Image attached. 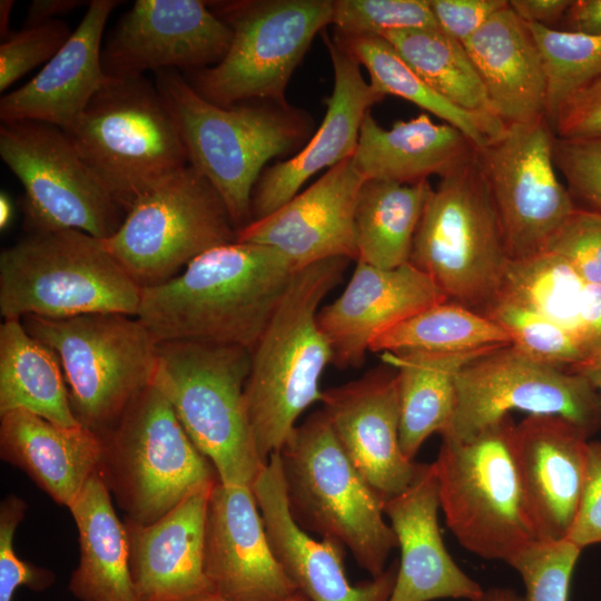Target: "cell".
<instances>
[{"label":"cell","instance_id":"cell-1","mask_svg":"<svg viewBox=\"0 0 601 601\" xmlns=\"http://www.w3.org/2000/svg\"><path fill=\"white\" fill-rule=\"evenodd\" d=\"M276 249L234 242L193 259L171 279L141 289L136 317L158 343L255 346L294 274Z\"/></svg>","mask_w":601,"mask_h":601},{"label":"cell","instance_id":"cell-2","mask_svg":"<svg viewBox=\"0 0 601 601\" xmlns=\"http://www.w3.org/2000/svg\"><path fill=\"white\" fill-rule=\"evenodd\" d=\"M154 82L175 119L188 165L216 189L240 230L252 221V194L266 164L298 152L312 137L313 118L287 102L217 106L175 69L155 72Z\"/></svg>","mask_w":601,"mask_h":601},{"label":"cell","instance_id":"cell-3","mask_svg":"<svg viewBox=\"0 0 601 601\" xmlns=\"http://www.w3.org/2000/svg\"><path fill=\"white\" fill-rule=\"evenodd\" d=\"M348 262L331 258L296 270L250 351L245 401L264 462L284 446L302 413L322 401L321 377L333 355L318 326V307Z\"/></svg>","mask_w":601,"mask_h":601},{"label":"cell","instance_id":"cell-4","mask_svg":"<svg viewBox=\"0 0 601 601\" xmlns=\"http://www.w3.org/2000/svg\"><path fill=\"white\" fill-rule=\"evenodd\" d=\"M278 454L295 523L339 542L371 578L381 575L397 548L384 501L352 464L324 412L296 425Z\"/></svg>","mask_w":601,"mask_h":601},{"label":"cell","instance_id":"cell-5","mask_svg":"<svg viewBox=\"0 0 601 601\" xmlns=\"http://www.w3.org/2000/svg\"><path fill=\"white\" fill-rule=\"evenodd\" d=\"M98 183L127 214L188 166L175 119L155 82L109 78L62 129Z\"/></svg>","mask_w":601,"mask_h":601},{"label":"cell","instance_id":"cell-6","mask_svg":"<svg viewBox=\"0 0 601 601\" xmlns=\"http://www.w3.org/2000/svg\"><path fill=\"white\" fill-rule=\"evenodd\" d=\"M141 287L100 238L77 229L31 231L0 253V314L136 316Z\"/></svg>","mask_w":601,"mask_h":601},{"label":"cell","instance_id":"cell-7","mask_svg":"<svg viewBox=\"0 0 601 601\" xmlns=\"http://www.w3.org/2000/svg\"><path fill=\"white\" fill-rule=\"evenodd\" d=\"M250 351L234 345L161 342L152 385L170 403L219 482L250 485L265 466L250 427L245 384Z\"/></svg>","mask_w":601,"mask_h":601},{"label":"cell","instance_id":"cell-8","mask_svg":"<svg viewBox=\"0 0 601 601\" xmlns=\"http://www.w3.org/2000/svg\"><path fill=\"white\" fill-rule=\"evenodd\" d=\"M511 414L466 440L442 437L437 459L440 509L460 545L508 562L538 540L514 455Z\"/></svg>","mask_w":601,"mask_h":601},{"label":"cell","instance_id":"cell-9","mask_svg":"<svg viewBox=\"0 0 601 601\" xmlns=\"http://www.w3.org/2000/svg\"><path fill=\"white\" fill-rule=\"evenodd\" d=\"M510 260L475 152L432 190L408 263L426 274L447 300L485 315Z\"/></svg>","mask_w":601,"mask_h":601},{"label":"cell","instance_id":"cell-10","mask_svg":"<svg viewBox=\"0 0 601 601\" xmlns=\"http://www.w3.org/2000/svg\"><path fill=\"white\" fill-rule=\"evenodd\" d=\"M21 322L56 355L78 422L99 435L114 427L128 406L152 385L159 343L136 316L30 315Z\"/></svg>","mask_w":601,"mask_h":601},{"label":"cell","instance_id":"cell-11","mask_svg":"<svg viewBox=\"0 0 601 601\" xmlns=\"http://www.w3.org/2000/svg\"><path fill=\"white\" fill-rule=\"evenodd\" d=\"M231 30L225 57L185 72L206 100L229 107L253 100L286 102L287 85L315 36L332 23L331 0L208 1Z\"/></svg>","mask_w":601,"mask_h":601},{"label":"cell","instance_id":"cell-12","mask_svg":"<svg viewBox=\"0 0 601 601\" xmlns=\"http://www.w3.org/2000/svg\"><path fill=\"white\" fill-rule=\"evenodd\" d=\"M100 436L99 473L127 520L150 524L199 485L218 480L211 462L154 385Z\"/></svg>","mask_w":601,"mask_h":601},{"label":"cell","instance_id":"cell-13","mask_svg":"<svg viewBox=\"0 0 601 601\" xmlns=\"http://www.w3.org/2000/svg\"><path fill=\"white\" fill-rule=\"evenodd\" d=\"M237 229L216 189L186 166L144 195L118 230L101 239L141 287L162 284L203 253L236 242Z\"/></svg>","mask_w":601,"mask_h":601},{"label":"cell","instance_id":"cell-14","mask_svg":"<svg viewBox=\"0 0 601 601\" xmlns=\"http://www.w3.org/2000/svg\"><path fill=\"white\" fill-rule=\"evenodd\" d=\"M0 156L23 187L21 208L29 233L77 229L106 239L122 224L125 210L61 128L35 120L1 122Z\"/></svg>","mask_w":601,"mask_h":601},{"label":"cell","instance_id":"cell-15","mask_svg":"<svg viewBox=\"0 0 601 601\" xmlns=\"http://www.w3.org/2000/svg\"><path fill=\"white\" fill-rule=\"evenodd\" d=\"M512 411L562 416L589 437L601 430V397L588 380L508 344L459 372L454 415L441 436L470 439Z\"/></svg>","mask_w":601,"mask_h":601},{"label":"cell","instance_id":"cell-16","mask_svg":"<svg viewBox=\"0 0 601 601\" xmlns=\"http://www.w3.org/2000/svg\"><path fill=\"white\" fill-rule=\"evenodd\" d=\"M554 138L543 118L509 125L499 139L476 148L511 259L545 252L578 208L556 175Z\"/></svg>","mask_w":601,"mask_h":601},{"label":"cell","instance_id":"cell-17","mask_svg":"<svg viewBox=\"0 0 601 601\" xmlns=\"http://www.w3.org/2000/svg\"><path fill=\"white\" fill-rule=\"evenodd\" d=\"M230 28L200 0H137L121 16L101 50L109 78H139L147 71L189 72L219 62Z\"/></svg>","mask_w":601,"mask_h":601},{"label":"cell","instance_id":"cell-18","mask_svg":"<svg viewBox=\"0 0 601 601\" xmlns=\"http://www.w3.org/2000/svg\"><path fill=\"white\" fill-rule=\"evenodd\" d=\"M321 403L341 447L383 501L411 484L420 463L401 449L395 368L385 364L325 390Z\"/></svg>","mask_w":601,"mask_h":601},{"label":"cell","instance_id":"cell-19","mask_svg":"<svg viewBox=\"0 0 601 601\" xmlns=\"http://www.w3.org/2000/svg\"><path fill=\"white\" fill-rule=\"evenodd\" d=\"M364 181L348 157L278 209L238 230L236 242L269 246L295 270L331 258L356 260L355 209Z\"/></svg>","mask_w":601,"mask_h":601},{"label":"cell","instance_id":"cell-20","mask_svg":"<svg viewBox=\"0 0 601 601\" xmlns=\"http://www.w3.org/2000/svg\"><path fill=\"white\" fill-rule=\"evenodd\" d=\"M205 572L216 597L277 601L299 593L278 563L250 485L215 483L207 508Z\"/></svg>","mask_w":601,"mask_h":601},{"label":"cell","instance_id":"cell-21","mask_svg":"<svg viewBox=\"0 0 601 601\" xmlns=\"http://www.w3.org/2000/svg\"><path fill=\"white\" fill-rule=\"evenodd\" d=\"M323 39L334 71L326 114L298 152L263 170L252 194V221L286 204L306 180L322 169H329L352 157L365 115L385 97L363 78L361 63L335 33L333 37L324 33Z\"/></svg>","mask_w":601,"mask_h":601},{"label":"cell","instance_id":"cell-22","mask_svg":"<svg viewBox=\"0 0 601 601\" xmlns=\"http://www.w3.org/2000/svg\"><path fill=\"white\" fill-rule=\"evenodd\" d=\"M252 490L274 555L308 601L390 600L398 562L381 575L352 584L344 566L345 546L332 539H314L293 520L278 452L269 456Z\"/></svg>","mask_w":601,"mask_h":601},{"label":"cell","instance_id":"cell-23","mask_svg":"<svg viewBox=\"0 0 601 601\" xmlns=\"http://www.w3.org/2000/svg\"><path fill=\"white\" fill-rule=\"evenodd\" d=\"M447 300L433 280L407 263L378 268L363 262L342 294L317 314V322L338 368L363 365L371 344L382 334L420 313Z\"/></svg>","mask_w":601,"mask_h":601},{"label":"cell","instance_id":"cell-24","mask_svg":"<svg viewBox=\"0 0 601 601\" xmlns=\"http://www.w3.org/2000/svg\"><path fill=\"white\" fill-rule=\"evenodd\" d=\"M589 436L559 415L515 424L514 455L538 540H565L580 503Z\"/></svg>","mask_w":601,"mask_h":601},{"label":"cell","instance_id":"cell-25","mask_svg":"<svg viewBox=\"0 0 601 601\" xmlns=\"http://www.w3.org/2000/svg\"><path fill=\"white\" fill-rule=\"evenodd\" d=\"M217 481L199 485L150 524L124 522L139 601H200L215 595L205 572V528Z\"/></svg>","mask_w":601,"mask_h":601},{"label":"cell","instance_id":"cell-26","mask_svg":"<svg viewBox=\"0 0 601 601\" xmlns=\"http://www.w3.org/2000/svg\"><path fill=\"white\" fill-rule=\"evenodd\" d=\"M401 551L388 601H473L484 591L450 555L439 525V483L434 463L418 464L411 484L384 501Z\"/></svg>","mask_w":601,"mask_h":601},{"label":"cell","instance_id":"cell-27","mask_svg":"<svg viewBox=\"0 0 601 601\" xmlns=\"http://www.w3.org/2000/svg\"><path fill=\"white\" fill-rule=\"evenodd\" d=\"M118 0H92L62 48L21 87L0 99L1 122L35 120L68 128L107 81L102 32Z\"/></svg>","mask_w":601,"mask_h":601},{"label":"cell","instance_id":"cell-28","mask_svg":"<svg viewBox=\"0 0 601 601\" xmlns=\"http://www.w3.org/2000/svg\"><path fill=\"white\" fill-rule=\"evenodd\" d=\"M104 444L82 424L62 426L24 410L0 415V456L56 503L70 508L99 472Z\"/></svg>","mask_w":601,"mask_h":601},{"label":"cell","instance_id":"cell-29","mask_svg":"<svg viewBox=\"0 0 601 601\" xmlns=\"http://www.w3.org/2000/svg\"><path fill=\"white\" fill-rule=\"evenodd\" d=\"M493 114L506 126L545 118L546 77L538 46L510 6L463 42Z\"/></svg>","mask_w":601,"mask_h":601},{"label":"cell","instance_id":"cell-30","mask_svg":"<svg viewBox=\"0 0 601 601\" xmlns=\"http://www.w3.org/2000/svg\"><path fill=\"white\" fill-rule=\"evenodd\" d=\"M370 111L353 155L365 179L416 184L432 175L445 177L475 156V145L463 132L449 124L433 122L426 114L397 120L385 129Z\"/></svg>","mask_w":601,"mask_h":601},{"label":"cell","instance_id":"cell-31","mask_svg":"<svg viewBox=\"0 0 601 601\" xmlns=\"http://www.w3.org/2000/svg\"><path fill=\"white\" fill-rule=\"evenodd\" d=\"M78 530L80 558L69 590L80 601H139L132 581L129 544L111 493L99 472L69 508Z\"/></svg>","mask_w":601,"mask_h":601},{"label":"cell","instance_id":"cell-32","mask_svg":"<svg viewBox=\"0 0 601 601\" xmlns=\"http://www.w3.org/2000/svg\"><path fill=\"white\" fill-rule=\"evenodd\" d=\"M503 346V345H500ZM500 346L466 352L381 353L395 368L400 401V444L414 461L423 443L446 431L456 405V376L471 361Z\"/></svg>","mask_w":601,"mask_h":601},{"label":"cell","instance_id":"cell-33","mask_svg":"<svg viewBox=\"0 0 601 601\" xmlns=\"http://www.w3.org/2000/svg\"><path fill=\"white\" fill-rule=\"evenodd\" d=\"M24 410L62 426H76L69 392L56 355L32 337L21 319L0 325V415Z\"/></svg>","mask_w":601,"mask_h":601},{"label":"cell","instance_id":"cell-34","mask_svg":"<svg viewBox=\"0 0 601 601\" xmlns=\"http://www.w3.org/2000/svg\"><path fill=\"white\" fill-rule=\"evenodd\" d=\"M432 190L428 180L365 179L355 209L356 262L384 269L407 264Z\"/></svg>","mask_w":601,"mask_h":601},{"label":"cell","instance_id":"cell-35","mask_svg":"<svg viewBox=\"0 0 601 601\" xmlns=\"http://www.w3.org/2000/svg\"><path fill=\"white\" fill-rule=\"evenodd\" d=\"M367 70L382 95L401 97L463 132L476 148L499 139L506 125L495 115L469 111L428 86L381 36L342 37L335 33Z\"/></svg>","mask_w":601,"mask_h":601},{"label":"cell","instance_id":"cell-36","mask_svg":"<svg viewBox=\"0 0 601 601\" xmlns=\"http://www.w3.org/2000/svg\"><path fill=\"white\" fill-rule=\"evenodd\" d=\"M435 91L460 108L493 114L485 88L463 43L441 28L382 36Z\"/></svg>","mask_w":601,"mask_h":601},{"label":"cell","instance_id":"cell-37","mask_svg":"<svg viewBox=\"0 0 601 601\" xmlns=\"http://www.w3.org/2000/svg\"><path fill=\"white\" fill-rule=\"evenodd\" d=\"M511 344L494 321L452 300L434 304L380 335L374 353L466 352Z\"/></svg>","mask_w":601,"mask_h":601},{"label":"cell","instance_id":"cell-38","mask_svg":"<svg viewBox=\"0 0 601 601\" xmlns=\"http://www.w3.org/2000/svg\"><path fill=\"white\" fill-rule=\"evenodd\" d=\"M585 285L565 258L542 252L509 262L496 299H508L534 311L577 338L579 307Z\"/></svg>","mask_w":601,"mask_h":601},{"label":"cell","instance_id":"cell-39","mask_svg":"<svg viewBox=\"0 0 601 601\" xmlns=\"http://www.w3.org/2000/svg\"><path fill=\"white\" fill-rule=\"evenodd\" d=\"M525 24L542 58L546 77L545 119L551 125L562 102L601 75V36Z\"/></svg>","mask_w":601,"mask_h":601},{"label":"cell","instance_id":"cell-40","mask_svg":"<svg viewBox=\"0 0 601 601\" xmlns=\"http://www.w3.org/2000/svg\"><path fill=\"white\" fill-rule=\"evenodd\" d=\"M485 316L510 335L513 346L532 358L568 371L584 361L575 336L534 311L499 298Z\"/></svg>","mask_w":601,"mask_h":601},{"label":"cell","instance_id":"cell-41","mask_svg":"<svg viewBox=\"0 0 601 601\" xmlns=\"http://www.w3.org/2000/svg\"><path fill=\"white\" fill-rule=\"evenodd\" d=\"M332 23L342 37L440 28L428 0H335Z\"/></svg>","mask_w":601,"mask_h":601},{"label":"cell","instance_id":"cell-42","mask_svg":"<svg viewBox=\"0 0 601 601\" xmlns=\"http://www.w3.org/2000/svg\"><path fill=\"white\" fill-rule=\"evenodd\" d=\"M581 551L568 540H536L506 564L521 577L525 601H569L572 574Z\"/></svg>","mask_w":601,"mask_h":601},{"label":"cell","instance_id":"cell-43","mask_svg":"<svg viewBox=\"0 0 601 601\" xmlns=\"http://www.w3.org/2000/svg\"><path fill=\"white\" fill-rule=\"evenodd\" d=\"M71 35L70 27L59 19L11 33L0 46V91L47 63Z\"/></svg>","mask_w":601,"mask_h":601},{"label":"cell","instance_id":"cell-44","mask_svg":"<svg viewBox=\"0 0 601 601\" xmlns=\"http://www.w3.org/2000/svg\"><path fill=\"white\" fill-rule=\"evenodd\" d=\"M26 509V502L14 494L6 496L0 505V601H12L19 587L41 591L55 581L50 570L28 563L16 554L14 533Z\"/></svg>","mask_w":601,"mask_h":601},{"label":"cell","instance_id":"cell-45","mask_svg":"<svg viewBox=\"0 0 601 601\" xmlns=\"http://www.w3.org/2000/svg\"><path fill=\"white\" fill-rule=\"evenodd\" d=\"M545 252L565 258L588 285H601V213L577 208Z\"/></svg>","mask_w":601,"mask_h":601},{"label":"cell","instance_id":"cell-46","mask_svg":"<svg viewBox=\"0 0 601 601\" xmlns=\"http://www.w3.org/2000/svg\"><path fill=\"white\" fill-rule=\"evenodd\" d=\"M553 160L571 195L601 213V140L554 138Z\"/></svg>","mask_w":601,"mask_h":601},{"label":"cell","instance_id":"cell-47","mask_svg":"<svg viewBox=\"0 0 601 601\" xmlns=\"http://www.w3.org/2000/svg\"><path fill=\"white\" fill-rule=\"evenodd\" d=\"M565 140H601V75L572 92L550 125Z\"/></svg>","mask_w":601,"mask_h":601},{"label":"cell","instance_id":"cell-48","mask_svg":"<svg viewBox=\"0 0 601 601\" xmlns=\"http://www.w3.org/2000/svg\"><path fill=\"white\" fill-rule=\"evenodd\" d=\"M565 540L581 550L601 543V441H589L584 485Z\"/></svg>","mask_w":601,"mask_h":601},{"label":"cell","instance_id":"cell-49","mask_svg":"<svg viewBox=\"0 0 601 601\" xmlns=\"http://www.w3.org/2000/svg\"><path fill=\"white\" fill-rule=\"evenodd\" d=\"M440 28L462 43L493 14L506 8V0H428Z\"/></svg>","mask_w":601,"mask_h":601},{"label":"cell","instance_id":"cell-50","mask_svg":"<svg viewBox=\"0 0 601 601\" xmlns=\"http://www.w3.org/2000/svg\"><path fill=\"white\" fill-rule=\"evenodd\" d=\"M577 339L584 359L601 353V285H585L578 315Z\"/></svg>","mask_w":601,"mask_h":601},{"label":"cell","instance_id":"cell-51","mask_svg":"<svg viewBox=\"0 0 601 601\" xmlns=\"http://www.w3.org/2000/svg\"><path fill=\"white\" fill-rule=\"evenodd\" d=\"M571 0H511L512 11L525 23L548 28L562 20L570 8Z\"/></svg>","mask_w":601,"mask_h":601},{"label":"cell","instance_id":"cell-52","mask_svg":"<svg viewBox=\"0 0 601 601\" xmlns=\"http://www.w3.org/2000/svg\"><path fill=\"white\" fill-rule=\"evenodd\" d=\"M563 19L568 31L601 36V0H574Z\"/></svg>","mask_w":601,"mask_h":601},{"label":"cell","instance_id":"cell-53","mask_svg":"<svg viewBox=\"0 0 601 601\" xmlns=\"http://www.w3.org/2000/svg\"><path fill=\"white\" fill-rule=\"evenodd\" d=\"M90 1L85 0H32L28 7L23 21V28L39 26L58 17L68 14L83 6H89Z\"/></svg>","mask_w":601,"mask_h":601},{"label":"cell","instance_id":"cell-54","mask_svg":"<svg viewBox=\"0 0 601 601\" xmlns=\"http://www.w3.org/2000/svg\"><path fill=\"white\" fill-rule=\"evenodd\" d=\"M569 371L583 376L598 391L601 397V353L585 358Z\"/></svg>","mask_w":601,"mask_h":601},{"label":"cell","instance_id":"cell-55","mask_svg":"<svg viewBox=\"0 0 601 601\" xmlns=\"http://www.w3.org/2000/svg\"><path fill=\"white\" fill-rule=\"evenodd\" d=\"M473 601H525L524 595L508 587H492Z\"/></svg>","mask_w":601,"mask_h":601},{"label":"cell","instance_id":"cell-56","mask_svg":"<svg viewBox=\"0 0 601 601\" xmlns=\"http://www.w3.org/2000/svg\"><path fill=\"white\" fill-rule=\"evenodd\" d=\"M13 4L14 1L12 0L0 1V33L2 41L11 35V32H9V17Z\"/></svg>","mask_w":601,"mask_h":601},{"label":"cell","instance_id":"cell-57","mask_svg":"<svg viewBox=\"0 0 601 601\" xmlns=\"http://www.w3.org/2000/svg\"><path fill=\"white\" fill-rule=\"evenodd\" d=\"M13 215V206L6 193L0 195V228L6 229L10 224Z\"/></svg>","mask_w":601,"mask_h":601},{"label":"cell","instance_id":"cell-58","mask_svg":"<svg viewBox=\"0 0 601 601\" xmlns=\"http://www.w3.org/2000/svg\"><path fill=\"white\" fill-rule=\"evenodd\" d=\"M200 601H231V600H226V599L213 595V597L206 598V599L200 600ZM277 601H308V600L304 595H302L300 593H297V594H295V595H293L290 598L283 599V600H277Z\"/></svg>","mask_w":601,"mask_h":601}]
</instances>
